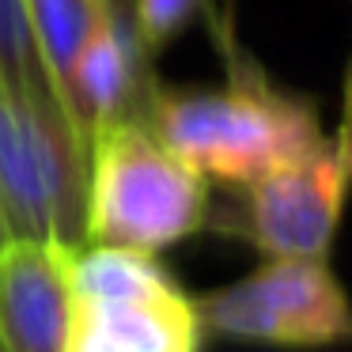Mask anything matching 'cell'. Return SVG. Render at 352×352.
<instances>
[{"label": "cell", "instance_id": "cell-1", "mask_svg": "<svg viewBox=\"0 0 352 352\" xmlns=\"http://www.w3.org/2000/svg\"><path fill=\"white\" fill-rule=\"evenodd\" d=\"M223 54L220 87H167L152 102V125L175 155L205 178L246 186L326 144L311 99L273 84L269 72L239 50L231 23L216 31Z\"/></svg>", "mask_w": 352, "mask_h": 352}, {"label": "cell", "instance_id": "cell-2", "mask_svg": "<svg viewBox=\"0 0 352 352\" xmlns=\"http://www.w3.org/2000/svg\"><path fill=\"white\" fill-rule=\"evenodd\" d=\"M208 178L160 140L152 122L122 118L87 137L84 246L160 254L208 228Z\"/></svg>", "mask_w": 352, "mask_h": 352}, {"label": "cell", "instance_id": "cell-3", "mask_svg": "<svg viewBox=\"0 0 352 352\" xmlns=\"http://www.w3.org/2000/svg\"><path fill=\"white\" fill-rule=\"evenodd\" d=\"M87 144L54 95L0 76V212L8 235L84 246Z\"/></svg>", "mask_w": 352, "mask_h": 352}, {"label": "cell", "instance_id": "cell-4", "mask_svg": "<svg viewBox=\"0 0 352 352\" xmlns=\"http://www.w3.org/2000/svg\"><path fill=\"white\" fill-rule=\"evenodd\" d=\"M201 337L197 303L155 254L76 250L69 352H201Z\"/></svg>", "mask_w": 352, "mask_h": 352}, {"label": "cell", "instance_id": "cell-5", "mask_svg": "<svg viewBox=\"0 0 352 352\" xmlns=\"http://www.w3.org/2000/svg\"><path fill=\"white\" fill-rule=\"evenodd\" d=\"M205 333L273 349H329L352 341V299L329 258H265L228 288L193 299Z\"/></svg>", "mask_w": 352, "mask_h": 352}, {"label": "cell", "instance_id": "cell-6", "mask_svg": "<svg viewBox=\"0 0 352 352\" xmlns=\"http://www.w3.org/2000/svg\"><path fill=\"white\" fill-rule=\"evenodd\" d=\"M231 231L265 258H329L352 178L329 140L254 182L239 186Z\"/></svg>", "mask_w": 352, "mask_h": 352}, {"label": "cell", "instance_id": "cell-7", "mask_svg": "<svg viewBox=\"0 0 352 352\" xmlns=\"http://www.w3.org/2000/svg\"><path fill=\"white\" fill-rule=\"evenodd\" d=\"M152 50L137 27L133 0H99L95 19L69 72V114L80 137L122 118L152 122V102L160 80L152 69Z\"/></svg>", "mask_w": 352, "mask_h": 352}, {"label": "cell", "instance_id": "cell-8", "mask_svg": "<svg viewBox=\"0 0 352 352\" xmlns=\"http://www.w3.org/2000/svg\"><path fill=\"white\" fill-rule=\"evenodd\" d=\"M76 250L31 235L0 243V352H69Z\"/></svg>", "mask_w": 352, "mask_h": 352}, {"label": "cell", "instance_id": "cell-9", "mask_svg": "<svg viewBox=\"0 0 352 352\" xmlns=\"http://www.w3.org/2000/svg\"><path fill=\"white\" fill-rule=\"evenodd\" d=\"M23 4H27L31 31L38 38L42 61H46L57 95H61L65 110H69V99H65L69 95V72H72V61H76L87 31H91L99 0H23Z\"/></svg>", "mask_w": 352, "mask_h": 352}, {"label": "cell", "instance_id": "cell-10", "mask_svg": "<svg viewBox=\"0 0 352 352\" xmlns=\"http://www.w3.org/2000/svg\"><path fill=\"white\" fill-rule=\"evenodd\" d=\"M0 76L8 80V84H16L19 91L54 95L61 102V95L54 87V76H50L46 61H42V50L31 31L23 0H0Z\"/></svg>", "mask_w": 352, "mask_h": 352}, {"label": "cell", "instance_id": "cell-11", "mask_svg": "<svg viewBox=\"0 0 352 352\" xmlns=\"http://www.w3.org/2000/svg\"><path fill=\"white\" fill-rule=\"evenodd\" d=\"M133 12H137V27L152 54L170 46L193 23H208L212 34L223 23L212 0H133Z\"/></svg>", "mask_w": 352, "mask_h": 352}, {"label": "cell", "instance_id": "cell-12", "mask_svg": "<svg viewBox=\"0 0 352 352\" xmlns=\"http://www.w3.org/2000/svg\"><path fill=\"white\" fill-rule=\"evenodd\" d=\"M333 155L341 160V167L349 170L352 178V65H349V76H344V107H341V125H337V137L329 140Z\"/></svg>", "mask_w": 352, "mask_h": 352}, {"label": "cell", "instance_id": "cell-13", "mask_svg": "<svg viewBox=\"0 0 352 352\" xmlns=\"http://www.w3.org/2000/svg\"><path fill=\"white\" fill-rule=\"evenodd\" d=\"M8 239V223H4V212H0V243Z\"/></svg>", "mask_w": 352, "mask_h": 352}]
</instances>
